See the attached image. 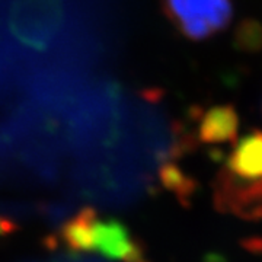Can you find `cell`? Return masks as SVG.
<instances>
[{
  "label": "cell",
  "mask_w": 262,
  "mask_h": 262,
  "mask_svg": "<svg viewBox=\"0 0 262 262\" xmlns=\"http://www.w3.org/2000/svg\"><path fill=\"white\" fill-rule=\"evenodd\" d=\"M237 125L239 120L233 106L217 105L206 111L200 118L198 136L204 143H229L236 137Z\"/></svg>",
  "instance_id": "4"
},
{
  "label": "cell",
  "mask_w": 262,
  "mask_h": 262,
  "mask_svg": "<svg viewBox=\"0 0 262 262\" xmlns=\"http://www.w3.org/2000/svg\"><path fill=\"white\" fill-rule=\"evenodd\" d=\"M223 210L242 217L262 214V131L255 130L234 143L215 187Z\"/></svg>",
  "instance_id": "1"
},
{
  "label": "cell",
  "mask_w": 262,
  "mask_h": 262,
  "mask_svg": "<svg viewBox=\"0 0 262 262\" xmlns=\"http://www.w3.org/2000/svg\"><path fill=\"white\" fill-rule=\"evenodd\" d=\"M163 10L182 35L194 41L211 38L229 27L232 0H163Z\"/></svg>",
  "instance_id": "3"
},
{
  "label": "cell",
  "mask_w": 262,
  "mask_h": 262,
  "mask_svg": "<svg viewBox=\"0 0 262 262\" xmlns=\"http://www.w3.org/2000/svg\"><path fill=\"white\" fill-rule=\"evenodd\" d=\"M57 242L76 252H92L117 262H147L140 244L125 226L83 210L60 227Z\"/></svg>",
  "instance_id": "2"
}]
</instances>
